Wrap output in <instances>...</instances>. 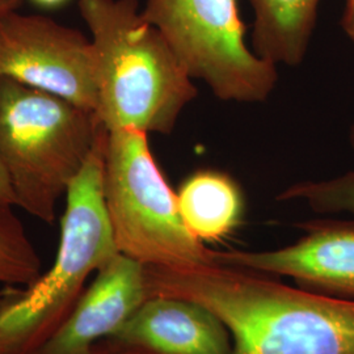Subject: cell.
<instances>
[{"mask_svg": "<svg viewBox=\"0 0 354 354\" xmlns=\"http://www.w3.org/2000/svg\"><path fill=\"white\" fill-rule=\"evenodd\" d=\"M149 298L201 304L226 324L232 354H354V301L238 266L145 268Z\"/></svg>", "mask_w": 354, "mask_h": 354, "instance_id": "1", "label": "cell"}, {"mask_svg": "<svg viewBox=\"0 0 354 354\" xmlns=\"http://www.w3.org/2000/svg\"><path fill=\"white\" fill-rule=\"evenodd\" d=\"M96 61L97 111L108 131L171 134L197 86L138 0H79Z\"/></svg>", "mask_w": 354, "mask_h": 354, "instance_id": "2", "label": "cell"}, {"mask_svg": "<svg viewBox=\"0 0 354 354\" xmlns=\"http://www.w3.org/2000/svg\"><path fill=\"white\" fill-rule=\"evenodd\" d=\"M108 137L102 127L66 192L53 266L24 289L0 294V354H37L74 311L89 276L120 253L104 196Z\"/></svg>", "mask_w": 354, "mask_h": 354, "instance_id": "3", "label": "cell"}, {"mask_svg": "<svg viewBox=\"0 0 354 354\" xmlns=\"http://www.w3.org/2000/svg\"><path fill=\"white\" fill-rule=\"evenodd\" d=\"M102 127L95 112L0 76V160L17 206L53 223Z\"/></svg>", "mask_w": 354, "mask_h": 354, "instance_id": "4", "label": "cell"}, {"mask_svg": "<svg viewBox=\"0 0 354 354\" xmlns=\"http://www.w3.org/2000/svg\"><path fill=\"white\" fill-rule=\"evenodd\" d=\"M147 136L122 129L108 137L104 196L118 252L151 269L213 264L214 251L184 225Z\"/></svg>", "mask_w": 354, "mask_h": 354, "instance_id": "5", "label": "cell"}, {"mask_svg": "<svg viewBox=\"0 0 354 354\" xmlns=\"http://www.w3.org/2000/svg\"><path fill=\"white\" fill-rule=\"evenodd\" d=\"M142 15L221 102L259 104L276 89L277 66L247 44L238 0H146Z\"/></svg>", "mask_w": 354, "mask_h": 354, "instance_id": "6", "label": "cell"}, {"mask_svg": "<svg viewBox=\"0 0 354 354\" xmlns=\"http://www.w3.org/2000/svg\"><path fill=\"white\" fill-rule=\"evenodd\" d=\"M0 76L97 111L92 41L48 16L0 15Z\"/></svg>", "mask_w": 354, "mask_h": 354, "instance_id": "7", "label": "cell"}, {"mask_svg": "<svg viewBox=\"0 0 354 354\" xmlns=\"http://www.w3.org/2000/svg\"><path fill=\"white\" fill-rule=\"evenodd\" d=\"M306 234L272 251H214V261L294 279L302 289L354 301V221H313Z\"/></svg>", "mask_w": 354, "mask_h": 354, "instance_id": "8", "label": "cell"}, {"mask_svg": "<svg viewBox=\"0 0 354 354\" xmlns=\"http://www.w3.org/2000/svg\"><path fill=\"white\" fill-rule=\"evenodd\" d=\"M149 299L145 266L117 253L96 272L71 315L37 354H89Z\"/></svg>", "mask_w": 354, "mask_h": 354, "instance_id": "9", "label": "cell"}, {"mask_svg": "<svg viewBox=\"0 0 354 354\" xmlns=\"http://www.w3.org/2000/svg\"><path fill=\"white\" fill-rule=\"evenodd\" d=\"M231 339L226 324L203 304L158 295L105 340L140 354H232Z\"/></svg>", "mask_w": 354, "mask_h": 354, "instance_id": "10", "label": "cell"}, {"mask_svg": "<svg viewBox=\"0 0 354 354\" xmlns=\"http://www.w3.org/2000/svg\"><path fill=\"white\" fill-rule=\"evenodd\" d=\"M176 197L184 225L203 244L223 241L241 226L244 196L239 184L225 172H194L183 181Z\"/></svg>", "mask_w": 354, "mask_h": 354, "instance_id": "11", "label": "cell"}, {"mask_svg": "<svg viewBox=\"0 0 354 354\" xmlns=\"http://www.w3.org/2000/svg\"><path fill=\"white\" fill-rule=\"evenodd\" d=\"M252 50L274 66L302 64L315 30L320 0H248Z\"/></svg>", "mask_w": 354, "mask_h": 354, "instance_id": "12", "label": "cell"}, {"mask_svg": "<svg viewBox=\"0 0 354 354\" xmlns=\"http://www.w3.org/2000/svg\"><path fill=\"white\" fill-rule=\"evenodd\" d=\"M12 207L0 203V285L26 288L42 274V260Z\"/></svg>", "mask_w": 354, "mask_h": 354, "instance_id": "13", "label": "cell"}, {"mask_svg": "<svg viewBox=\"0 0 354 354\" xmlns=\"http://www.w3.org/2000/svg\"><path fill=\"white\" fill-rule=\"evenodd\" d=\"M279 201H301L319 214L354 216V171L320 181L295 183L277 196Z\"/></svg>", "mask_w": 354, "mask_h": 354, "instance_id": "14", "label": "cell"}, {"mask_svg": "<svg viewBox=\"0 0 354 354\" xmlns=\"http://www.w3.org/2000/svg\"><path fill=\"white\" fill-rule=\"evenodd\" d=\"M0 203L8 206H17V198L13 190L11 178L4 165L0 160Z\"/></svg>", "mask_w": 354, "mask_h": 354, "instance_id": "15", "label": "cell"}, {"mask_svg": "<svg viewBox=\"0 0 354 354\" xmlns=\"http://www.w3.org/2000/svg\"><path fill=\"white\" fill-rule=\"evenodd\" d=\"M342 28L346 37L354 44V0H345V8L342 17Z\"/></svg>", "mask_w": 354, "mask_h": 354, "instance_id": "16", "label": "cell"}, {"mask_svg": "<svg viewBox=\"0 0 354 354\" xmlns=\"http://www.w3.org/2000/svg\"><path fill=\"white\" fill-rule=\"evenodd\" d=\"M89 354H140L131 349H127L124 346H120L114 342H111L109 340H102V342H97Z\"/></svg>", "mask_w": 354, "mask_h": 354, "instance_id": "17", "label": "cell"}, {"mask_svg": "<svg viewBox=\"0 0 354 354\" xmlns=\"http://www.w3.org/2000/svg\"><path fill=\"white\" fill-rule=\"evenodd\" d=\"M23 0H0V15L10 12V11H16L21 7Z\"/></svg>", "mask_w": 354, "mask_h": 354, "instance_id": "18", "label": "cell"}, {"mask_svg": "<svg viewBox=\"0 0 354 354\" xmlns=\"http://www.w3.org/2000/svg\"><path fill=\"white\" fill-rule=\"evenodd\" d=\"M32 1L41 8L54 10V8H59V7L64 6L68 0H32Z\"/></svg>", "mask_w": 354, "mask_h": 354, "instance_id": "19", "label": "cell"}, {"mask_svg": "<svg viewBox=\"0 0 354 354\" xmlns=\"http://www.w3.org/2000/svg\"><path fill=\"white\" fill-rule=\"evenodd\" d=\"M349 143H351V147L353 150L354 153V124L351 127V133H349Z\"/></svg>", "mask_w": 354, "mask_h": 354, "instance_id": "20", "label": "cell"}, {"mask_svg": "<svg viewBox=\"0 0 354 354\" xmlns=\"http://www.w3.org/2000/svg\"><path fill=\"white\" fill-rule=\"evenodd\" d=\"M0 294H1V292H0Z\"/></svg>", "mask_w": 354, "mask_h": 354, "instance_id": "21", "label": "cell"}]
</instances>
